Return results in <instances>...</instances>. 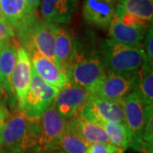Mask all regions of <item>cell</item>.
Wrapping results in <instances>:
<instances>
[{
    "label": "cell",
    "mask_w": 153,
    "mask_h": 153,
    "mask_svg": "<svg viewBox=\"0 0 153 153\" xmlns=\"http://www.w3.org/2000/svg\"><path fill=\"white\" fill-rule=\"evenodd\" d=\"M27 54L33 70L49 85L60 89L69 83L66 73L59 68L55 61L34 49L27 52Z\"/></svg>",
    "instance_id": "13"
},
{
    "label": "cell",
    "mask_w": 153,
    "mask_h": 153,
    "mask_svg": "<svg viewBox=\"0 0 153 153\" xmlns=\"http://www.w3.org/2000/svg\"><path fill=\"white\" fill-rule=\"evenodd\" d=\"M0 6L6 22L14 29L27 17L36 14L26 0H0Z\"/></svg>",
    "instance_id": "19"
},
{
    "label": "cell",
    "mask_w": 153,
    "mask_h": 153,
    "mask_svg": "<svg viewBox=\"0 0 153 153\" xmlns=\"http://www.w3.org/2000/svg\"><path fill=\"white\" fill-rule=\"evenodd\" d=\"M142 46L146 55V59L150 61V63L153 64V31L152 24L146 33Z\"/></svg>",
    "instance_id": "27"
},
{
    "label": "cell",
    "mask_w": 153,
    "mask_h": 153,
    "mask_svg": "<svg viewBox=\"0 0 153 153\" xmlns=\"http://www.w3.org/2000/svg\"><path fill=\"white\" fill-rule=\"evenodd\" d=\"M49 153H63L61 151H60V150H57V151H54V152H51Z\"/></svg>",
    "instance_id": "33"
},
{
    "label": "cell",
    "mask_w": 153,
    "mask_h": 153,
    "mask_svg": "<svg viewBox=\"0 0 153 153\" xmlns=\"http://www.w3.org/2000/svg\"><path fill=\"white\" fill-rule=\"evenodd\" d=\"M124 151L111 143H94L88 146L85 153H124Z\"/></svg>",
    "instance_id": "26"
},
{
    "label": "cell",
    "mask_w": 153,
    "mask_h": 153,
    "mask_svg": "<svg viewBox=\"0 0 153 153\" xmlns=\"http://www.w3.org/2000/svg\"><path fill=\"white\" fill-rule=\"evenodd\" d=\"M33 66L27 52L20 45L17 49V59L16 65L11 73V85L14 94L18 102L19 109L24 103L27 92L31 78Z\"/></svg>",
    "instance_id": "11"
},
{
    "label": "cell",
    "mask_w": 153,
    "mask_h": 153,
    "mask_svg": "<svg viewBox=\"0 0 153 153\" xmlns=\"http://www.w3.org/2000/svg\"><path fill=\"white\" fill-rule=\"evenodd\" d=\"M10 117V111L5 106V104L0 103V126L3 125Z\"/></svg>",
    "instance_id": "29"
},
{
    "label": "cell",
    "mask_w": 153,
    "mask_h": 153,
    "mask_svg": "<svg viewBox=\"0 0 153 153\" xmlns=\"http://www.w3.org/2000/svg\"><path fill=\"white\" fill-rule=\"evenodd\" d=\"M147 29L125 26L114 15L108 27V34L111 39L120 44L142 48L143 41Z\"/></svg>",
    "instance_id": "17"
},
{
    "label": "cell",
    "mask_w": 153,
    "mask_h": 153,
    "mask_svg": "<svg viewBox=\"0 0 153 153\" xmlns=\"http://www.w3.org/2000/svg\"><path fill=\"white\" fill-rule=\"evenodd\" d=\"M41 128L23 112L10 116L1 127L0 153H30L40 152Z\"/></svg>",
    "instance_id": "1"
},
{
    "label": "cell",
    "mask_w": 153,
    "mask_h": 153,
    "mask_svg": "<svg viewBox=\"0 0 153 153\" xmlns=\"http://www.w3.org/2000/svg\"><path fill=\"white\" fill-rule=\"evenodd\" d=\"M3 44H0V49H1V48H2V46H3Z\"/></svg>",
    "instance_id": "35"
},
{
    "label": "cell",
    "mask_w": 153,
    "mask_h": 153,
    "mask_svg": "<svg viewBox=\"0 0 153 153\" xmlns=\"http://www.w3.org/2000/svg\"><path fill=\"white\" fill-rule=\"evenodd\" d=\"M15 30L7 22H0V44H5L15 38Z\"/></svg>",
    "instance_id": "28"
},
{
    "label": "cell",
    "mask_w": 153,
    "mask_h": 153,
    "mask_svg": "<svg viewBox=\"0 0 153 153\" xmlns=\"http://www.w3.org/2000/svg\"><path fill=\"white\" fill-rule=\"evenodd\" d=\"M51 28L54 34L55 62L66 72L74 55L76 38L70 30L60 25L51 24Z\"/></svg>",
    "instance_id": "14"
},
{
    "label": "cell",
    "mask_w": 153,
    "mask_h": 153,
    "mask_svg": "<svg viewBox=\"0 0 153 153\" xmlns=\"http://www.w3.org/2000/svg\"><path fill=\"white\" fill-rule=\"evenodd\" d=\"M115 16L118 18L123 25L128 26V27H143L148 28L150 27V22H146L145 20H142L139 17L135 16L132 14L128 13L127 11L117 4L116 11H115Z\"/></svg>",
    "instance_id": "25"
},
{
    "label": "cell",
    "mask_w": 153,
    "mask_h": 153,
    "mask_svg": "<svg viewBox=\"0 0 153 153\" xmlns=\"http://www.w3.org/2000/svg\"><path fill=\"white\" fill-rule=\"evenodd\" d=\"M66 130L76 134L89 145L94 143H110L101 126L84 119L79 114L66 120Z\"/></svg>",
    "instance_id": "16"
},
{
    "label": "cell",
    "mask_w": 153,
    "mask_h": 153,
    "mask_svg": "<svg viewBox=\"0 0 153 153\" xmlns=\"http://www.w3.org/2000/svg\"><path fill=\"white\" fill-rule=\"evenodd\" d=\"M123 107L126 124L131 131L133 140L130 147L134 151L146 152L142 141L143 128L145 125V105L136 90L134 88L120 102Z\"/></svg>",
    "instance_id": "6"
},
{
    "label": "cell",
    "mask_w": 153,
    "mask_h": 153,
    "mask_svg": "<svg viewBox=\"0 0 153 153\" xmlns=\"http://www.w3.org/2000/svg\"><path fill=\"white\" fill-rule=\"evenodd\" d=\"M77 4L78 0H41V16L47 23L67 24L71 21Z\"/></svg>",
    "instance_id": "15"
},
{
    "label": "cell",
    "mask_w": 153,
    "mask_h": 153,
    "mask_svg": "<svg viewBox=\"0 0 153 153\" xmlns=\"http://www.w3.org/2000/svg\"><path fill=\"white\" fill-rule=\"evenodd\" d=\"M153 105H145V125L141 139L145 145L146 153L153 152Z\"/></svg>",
    "instance_id": "24"
},
{
    "label": "cell",
    "mask_w": 153,
    "mask_h": 153,
    "mask_svg": "<svg viewBox=\"0 0 153 153\" xmlns=\"http://www.w3.org/2000/svg\"><path fill=\"white\" fill-rule=\"evenodd\" d=\"M1 127H2V126H0V131H1Z\"/></svg>",
    "instance_id": "36"
},
{
    "label": "cell",
    "mask_w": 153,
    "mask_h": 153,
    "mask_svg": "<svg viewBox=\"0 0 153 153\" xmlns=\"http://www.w3.org/2000/svg\"><path fill=\"white\" fill-rule=\"evenodd\" d=\"M30 153H46L44 152H30Z\"/></svg>",
    "instance_id": "34"
},
{
    "label": "cell",
    "mask_w": 153,
    "mask_h": 153,
    "mask_svg": "<svg viewBox=\"0 0 153 153\" xmlns=\"http://www.w3.org/2000/svg\"><path fill=\"white\" fill-rule=\"evenodd\" d=\"M15 30L20 45L27 52L34 49L55 61L54 34L50 23L41 21L34 14L23 21Z\"/></svg>",
    "instance_id": "4"
},
{
    "label": "cell",
    "mask_w": 153,
    "mask_h": 153,
    "mask_svg": "<svg viewBox=\"0 0 153 153\" xmlns=\"http://www.w3.org/2000/svg\"><path fill=\"white\" fill-rule=\"evenodd\" d=\"M59 89L44 81L33 69L30 86L20 108L28 117L39 120L45 110L55 100Z\"/></svg>",
    "instance_id": "5"
},
{
    "label": "cell",
    "mask_w": 153,
    "mask_h": 153,
    "mask_svg": "<svg viewBox=\"0 0 153 153\" xmlns=\"http://www.w3.org/2000/svg\"><path fill=\"white\" fill-rule=\"evenodd\" d=\"M88 146L89 144L67 130L59 141V150L63 153H85Z\"/></svg>",
    "instance_id": "23"
},
{
    "label": "cell",
    "mask_w": 153,
    "mask_h": 153,
    "mask_svg": "<svg viewBox=\"0 0 153 153\" xmlns=\"http://www.w3.org/2000/svg\"><path fill=\"white\" fill-rule=\"evenodd\" d=\"M9 97L10 96H9L8 93H7L5 87H4V83L2 82V80L0 79V103L4 104L6 101L8 100Z\"/></svg>",
    "instance_id": "30"
},
{
    "label": "cell",
    "mask_w": 153,
    "mask_h": 153,
    "mask_svg": "<svg viewBox=\"0 0 153 153\" xmlns=\"http://www.w3.org/2000/svg\"><path fill=\"white\" fill-rule=\"evenodd\" d=\"M79 115L84 119L100 125L108 122L125 123L120 102L90 95Z\"/></svg>",
    "instance_id": "7"
},
{
    "label": "cell",
    "mask_w": 153,
    "mask_h": 153,
    "mask_svg": "<svg viewBox=\"0 0 153 153\" xmlns=\"http://www.w3.org/2000/svg\"><path fill=\"white\" fill-rule=\"evenodd\" d=\"M97 51L105 71L116 74L137 73L146 60L143 48L120 44L111 38L103 39Z\"/></svg>",
    "instance_id": "3"
},
{
    "label": "cell",
    "mask_w": 153,
    "mask_h": 153,
    "mask_svg": "<svg viewBox=\"0 0 153 153\" xmlns=\"http://www.w3.org/2000/svg\"><path fill=\"white\" fill-rule=\"evenodd\" d=\"M65 73L70 83L83 88L92 94L106 76L97 47L76 39L74 55Z\"/></svg>",
    "instance_id": "2"
},
{
    "label": "cell",
    "mask_w": 153,
    "mask_h": 153,
    "mask_svg": "<svg viewBox=\"0 0 153 153\" xmlns=\"http://www.w3.org/2000/svg\"><path fill=\"white\" fill-rule=\"evenodd\" d=\"M134 89L145 105L153 104V68L152 64L146 59L137 72Z\"/></svg>",
    "instance_id": "20"
},
{
    "label": "cell",
    "mask_w": 153,
    "mask_h": 153,
    "mask_svg": "<svg viewBox=\"0 0 153 153\" xmlns=\"http://www.w3.org/2000/svg\"><path fill=\"white\" fill-rule=\"evenodd\" d=\"M18 47L19 45L12 39L3 44L0 49V79L11 98L14 97L11 85V73L16 62Z\"/></svg>",
    "instance_id": "18"
},
{
    "label": "cell",
    "mask_w": 153,
    "mask_h": 153,
    "mask_svg": "<svg viewBox=\"0 0 153 153\" xmlns=\"http://www.w3.org/2000/svg\"><path fill=\"white\" fill-rule=\"evenodd\" d=\"M90 95L85 88L69 82L59 89L54 104L59 114L66 120H69L80 113Z\"/></svg>",
    "instance_id": "9"
},
{
    "label": "cell",
    "mask_w": 153,
    "mask_h": 153,
    "mask_svg": "<svg viewBox=\"0 0 153 153\" xmlns=\"http://www.w3.org/2000/svg\"><path fill=\"white\" fill-rule=\"evenodd\" d=\"M137 73L116 74L106 72L101 84L91 95L121 102L135 88Z\"/></svg>",
    "instance_id": "10"
},
{
    "label": "cell",
    "mask_w": 153,
    "mask_h": 153,
    "mask_svg": "<svg viewBox=\"0 0 153 153\" xmlns=\"http://www.w3.org/2000/svg\"><path fill=\"white\" fill-rule=\"evenodd\" d=\"M100 126L103 128L111 144L123 150L130 147L133 137L126 123L108 122Z\"/></svg>",
    "instance_id": "21"
},
{
    "label": "cell",
    "mask_w": 153,
    "mask_h": 153,
    "mask_svg": "<svg viewBox=\"0 0 153 153\" xmlns=\"http://www.w3.org/2000/svg\"><path fill=\"white\" fill-rule=\"evenodd\" d=\"M0 22H6L5 18H4V16L3 13H2V10H1V6H0Z\"/></svg>",
    "instance_id": "32"
},
{
    "label": "cell",
    "mask_w": 153,
    "mask_h": 153,
    "mask_svg": "<svg viewBox=\"0 0 153 153\" xmlns=\"http://www.w3.org/2000/svg\"><path fill=\"white\" fill-rule=\"evenodd\" d=\"M117 4L128 13L146 22H152L153 0H118Z\"/></svg>",
    "instance_id": "22"
},
{
    "label": "cell",
    "mask_w": 153,
    "mask_h": 153,
    "mask_svg": "<svg viewBox=\"0 0 153 153\" xmlns=\"http://www.w3.org/2000/svg\"><path fill=\"white\" fill-rule=\"evenodd\" d=\"M118 0H83L82 16L89 25L107 29L114 16Z\"/></svg>",
    "instance_id": "12"
},
{
    "label": "cell",
    "mask_w": 153,
    "mask_h": 153,
    "mask_svg": "<svg viewBox=\"0 0 153 153\" xmlns=\"http://www.w3.org/2000/svg\"><path fill=\"white\" fill-rule=\"evenodd\" d=\"M26 1L34 11H37L38 8L39 7V4H40V2H41V0H26Z\"/></svg>",
    "instance_id": "31"
},
{
    "label": "cell",
    "mask_w": 153,
    "mask_h": 153,
    "mask_svg": "<svg viewBox=\"0 0 153 153\" xmlns=\"http://www.w3.org/2000/svg\"><path fill=\"white\" fill-rule=\"evenodd\" d=\"M39 124L41 128L40 152L49 153L59 150L60 137L66 131V120L59 114L54 102L41 116Z\"/></svg>",
    "instance_id": "8"
}]
</instances>
